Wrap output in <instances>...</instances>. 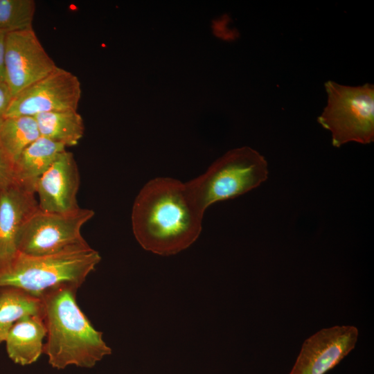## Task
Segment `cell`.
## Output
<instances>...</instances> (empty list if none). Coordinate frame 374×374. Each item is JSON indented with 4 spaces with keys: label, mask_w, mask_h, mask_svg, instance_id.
<instances>
[{
    "label": "cell",
    "mask_w": 374,
    "mask_h": 374,
    "mask_svg": "<svg viewBox=\"0 0 374 374\" xmlns=\"http://www.w3.org/2000/svg\"><path fill=\"white\" fill-rule=\"evenodd\" d=\"M65 148L61 144L42 136L39 137L14 162V184L35 193L38 179Z\"/></svg>",
    "instance_id": "cell-13"
},
{
    "label": "cell",
    "mask_w": 374,
    "mask_h": 374,
    "mask_svg": "<svg viewBox=\"0 0 374 374\" xmlns=\"http://www.w3.org/2000/svg\"><path fill=\"white\" fill-rule=\"evenodd\" d=\"M6 33L0 30V80L5 82L4 57L6 50Z\"/></svg>",
    "instance_id": "cell-20"
},
{
    "label": "cell",
    "mask_w": 374,
    "mask_h": 374,
    "mask_svg": "<svg viewBox=\"0 0 374 374\" xmlns=\"http://www.w3.org/2000/svg\"><path fill=\"white\" fill-rule=\"evenodd\" d=\"M359 332L353 326L323 328L303 343L290 374H325L355 348Z\"/></svg>",
    "instance_id": "cell-9"
},
{
    "label": "cell",
    "mask_w": 374,
    "mask_h": 374,
    "mask_svg": "<svg viewBox=\"0 0 374 374\" xmlns=\"http://www.w3.org/2000/svg\"><path fill=\"white\" fill-rule=\"evenodd\" d=\"M4 67L5 81L13 98L57 66L30 28L6 34Z\"/></svg>",
    "instance_id": "cell-8"
},
{
    "label": "cell",
    "mask_w": 374,
    "mask_h": 374,
    "mask_svg": "<svg viewBox=\"0 0 374 374\" xmlns=\"http://www.w3.org/2000/svg\"><path fill=\"white\" fill-rule=\"evenodd\" d=\"M80 173L73 154L61 152L48 170L38 179L35 193L38 208L49 213H69L80 208L77 194Z\"/></svg>",
    "instance_id": "cell-10"
},
{
    "label": "cell",
    "mask_w": 374,
    "mask_h": 374,
    "mask_svg": "<svg viewBox=\"0 0 374 374\" xmlns=\"http://www.w3.org/2000/svg\"><path fill=\"white\" fill-rule=\"evenodd\" d=\"M39 137L40 134L33 116L8 117L0 123V146L12 164Z\"/></svg>",
    "instance_id": "cell-16"
},
{
    "label": "cell",
    "mask_w": 374,
    "mask_h": 374,
    "mask_svg": "<svg viewBox=\"0 0 374 374\" xmlns=\"http://www.w3.org/2000/svg\"><path fill=\"white\" fill-rule=\"evenodd\" d=\"M13 183V164L0 146V190Z\"/></svg>",
    "instance_id": "cell-18"
},
{
    "label": "cell",
    "mask_w": 374,
    "mask_h": 374,
    "mask_svg": "<svg viewBox=\"0 0 374 374\" xmlns=\"http://www.w3.org/2000/svg\"><path fill=\"white\" fill-rule=\"evenodd\" d=\"M34 0H0V30L6 33L33 28Z\"/></svg>",
    "instance_id": "cell-17"
},
{
    "label": "cell",
    "mask_w": 374,
    "mask_h": 374,
    "mask_svg": "<svg viewBox=\"0 0 374 374\" xmlns=\"http://www.w3.org/2000/svg\"><path fill=\"white\" fill-rule=\"evenodd\" d=\"M46 328L42 315H30L18 321L5 340L10 359L21 366L35 362L44 350Z\"/></svg>",
    "instance_id": "cell-12"
},
{
    "label": "cell",
    "mask_w": 374,
    "mask_h": 374,
    "mask_svg": "<svg viewBox=\"0 0 374 374\" xmlns=\"http://www.w3.org/2000/svg\"><path fill=\"white\" fill-rule=\"evenodd\" d=\"M327 106L317 118L329 130L336 148L355 141L362 144L374 141V86L350 87L328 80L325 82Z\"/></svg>",
    "instance_id": "cell-5"
},
{
    "label": "cell",
    "mask_w": 374,
    "mask_h": 374,
    "mask_svg": "<svg viewBox=\"0 0 374 374\" xmlns=\"http://www.w3.org/2000/svg\"><path fill=\"white\" fill-rule=\"evenodd\" d=\"M40 136L66 147L74 146L82 138L84 124L82 116L75 110L56 111L33 116Z\"/></svg>",
    "instance_id": "cell-14"
},
{
    "label": "cell",
    "mask_w": 374,
    "mask_h": 374,
    "mask_svg": "<svg viewBox=\"0 0 374 374\" xmlns=\"http://www.w3.org/2000/svg\"><path fill=\"white\" fill-rule=\"evenodd\" d=\"M81 96V83L78 78L57 66L51 73L15 96L5 118L35 116L56 111H77Z\"/></svg>",
    "instance_id": "cell-7"
},
{
    "label": "cell",
    "mask_w": 374,
    "mask_h": 374,
    "mask_svg": "<svg viewBox=\"0 0 374 374\" xmlns=\"http://www.w3.org/2000/svg\"><path fill=\"white\" fill-rule=\"evenodd\" d=\"M30 315H42L41 298L12 287L0 288V344L18 321Z\"/></svg>",
    "instance_id": "cell-15"
},
{
    "label": "cell",
    "mask_w": 374,
    "mask_h": 374,
    "mask_svg": "<svg viewBox=\"0 0 374 374\" xmlns=\"http://www.w3.org/2000/svg\"><path fill=\"white\" fill-rule=\"evenodd\" d=\"M267 177L265 158L256 150L244 146L229 150L203 174L186 184L197 204L205 212L215 203L257 188Z\"/></svg>",
    "instance_id": "cell-4"
},
{
    "label": "cell",
    "mask_w": 374,
    "mask_h": 374,
    "mask_svg": "<svg viewBox=\"0 0 374 374\" xmlns=\"http://www.w3.org/2000/svg\"><path fill=\"white\" fill-rule=\"evenodd\" d=\"M12 99V96L7 84L0 80V123L5 118Z\"/></svg>",
    "instance_id": "cell-19"
},
{
    "label": "cell",
    "mask_w": 374,
    "mask_h": 374,
    "mask_svg": "<svg viewBox=\"0 0 374 374\" xmlns=\"http://www.w3.org/2000/svg\"><path fill=\"white\" fill-rule=\"evenodd\" d=\"M93 215L91 209L80 207L64 213L44 212L38 208L23 228L19 252L42 256L87 249L90 246L81 229Z\"/></svg>",
    "instance_id": "cell-6"
},
{
    "label": "cell",
    "mask_w": 374,
    "mask_h": 374,
    "mask_svg": "<svg viewBox=\"0 0 374 374\" xmlns=\"http://www.w3.org/2000/svg\"><path fill=\"white\" fill-rule=\"evenodd\" d=\"M37 209L34 192L14 183L0 190V270L9 267L19 253L23 228Z\"/></svg>",
    "instance_id": "cell-11"
},
{
    "label": "cell",
    "mask_w": 374,
    "mask_h": 374,
    "mask_svg": "<svg viewBox=\"0 0 374 374\" xmlns=\"http://www.w3.org/2000/svg\"><path fill=\"white\" fill-rule=\"evenodd\" d=\"M204 214L186 183L156 177L148 181L135 198L132 231L145 250L160 256L175 255L199 238Z\"/></svg>",
    "instance_id": "cell-1"
},
{
    "label": "cell",
    "mask_w": 374,
    "mask_h": 374,
    "mask_svg": "<svg viewBox=\"0 0 374 374\" xmlns=\"http://www.w3.org/2000/svg\"><path fill=\"white\" fill-rule=\"evenodd\" d=\"M78 288L61 286L44 293L40 298L46 328L43 353L49 364L57 369L74 365L92 368L112 349L79 308Z\"/></svg>",
    "instance_id": "cell-2"
},
{
    "label": "cell",
    "mask_w": 374,
    "mask_h": 374,
    "mask_svg": "<svg viewBox=\"0 0 374 374\" xmlns=\"http://www.w3.org/2000/svg\"><path fill=\"white\" fill-rule=\"evenodd\" d=\"M100 260L91 247L42 256L19 252L9 267L0 270V288L15 287L39 298L61 286L78 289Z\"/></svg>",
    "instance_id": "cell-3"
}]
</instances>
